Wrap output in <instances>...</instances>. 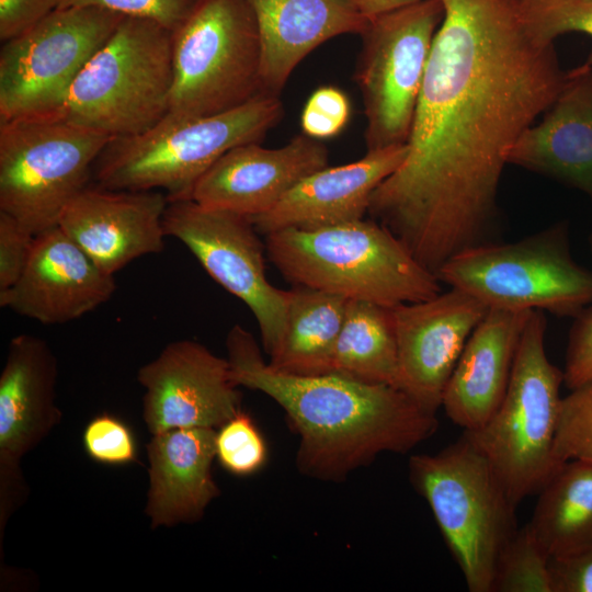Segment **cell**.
Wrapping results in <instances>:
<instances>
[{
    "label": "cell",
    "mask_w": 592,
    "mask_h": 592,
    "mask_svg": "<svg viewBox=\"0 0 592 592\" xmlns=\"http://www.w3.org/2000/svg\"><path fill=\"white\" fill-rule=\"evenodd\" d=\"M441 2L407 156L367 212L435 274L459 252L500 241L508 152L567 77L554 44L527 33L520 0Z\"/></svg>",
    "instance_id": "1"
},
{
    "label": "cell",
    "mask_w": 592,
    "mask_h": 592,
    "mask_svg": "<svg viewBox=\"0 0 592 592\" xmlns=\"http://www.w3.org/2000/svg\"><path fill=\"white\" fill-rule=\"evenodd\" d=\"M226 348L235 384L272 398L296 429V465L304 475L340 481L383 453H408L437 430L436 414L399 388L273 367L240 325L228 332Z\"/></svg>",
    "instance_id": "2"
},
{
    "label": "cell",
    "mask_w": 592,
    "mask_h": 592,
    "mask_svg": "<svg viewBox=\"0 0 592 592\" xmlns=\"http://www.w3.org/2000/svg\"><path fill=\"white\" fill-rule=\"evenodd\" d=\"M266 257L292 285L391 308L442 292L436 274L374 219L265 236Z\"/></svg>",
    "instance_id": "3"
},
{
    "label": "cell",
    "mask_w": 592,
    "mask_h": 592,
    "mask_svg": "<svg viewBox=\"0 0 592 592\" xmlns=\"http://www.w3.org/2000/svg\"><path fill=\"white\" fill-rule=\"evenodd\" d=\"M283 116L280 95L261 93L234 110L198 118L166 115L149 129L112 139L92 178L110 190L161 191L191 200L197 181L230 149L261 143Z\"/></svg>",
    "instance_id": "4"
},
{
    "label": "cell",
    "mask_w": 592,
    "mask_h": 592,
    "mask_svg": "<svg viewBox=\"0 0 592 592\" xmlns=\"http://www.w3.org/2000/svg\"><path fill=\"white\" fill-rule=\"evenodd\" d=\"M409 479L430 505L467 589L492 592L500 554L517 530V505L488 458L464 432L436 454L411 456Z\"/></svg>",
    "instance_id": "5"
},
{
    "label": "cell",
    "mask_w": 592,
    "mask_h": 592,
    "mask_svg": "<svg viewBox=\"0 0 592 592\" xmlns=\"http://www.w3.org/2000/svg\"><path fill=\"white\" fill-rule=\"evenodd\" d=\"M546 329L544 311L533 310L499 408L479 430L464 431L488 458L516 505L538 493L563 464L555 454L563 372L547 356Z\"/></svg>",
    "instance_id": "6"
},
{
    "label": "cell",
    "mask_w": 592,
    "mask_h": 592,
    "mask_svg": "<svg viewBox=\"0 0 592 592\" xmlns=\"http://www.w3.org/2000/svg\"><path fill=\"white\" fill-rule=\"evenodd\" d=\"M172 31L124 16L73 81L60 116L114 138L143 133L169 112Z\"/></svg>",
    "instance_id": "7"
},
{
    "label": "cell",
    "mask_w": 592,
    "mask_h": 592,
    "mask_svg": "<svg viewBox=\"0 0 592 592\" xmlns=\"http://www.w3.org/2000/svg\"><path fill=\"white\" fill-rule=\"evenodd\" d=\"M436 276L489 308L573 318L592 305V271L574 260L567 220L514 242L464 250L446 261Z\"/></svg>",
    "instance_id": "8"
},
{
    "label": "cell",
    "mask_w": 592,
    "mask_h": 592,
    "mask_svg": "<svg viewBox=\"0 0 592 592\" xmlns=\"http://www.w3.org/2000/svg\"><path fill=\"white\" fill-rule=\"evenodd\" d=\"M172 117L224 113L265 93L261 37L248 0H196L172 31Z\"/></svg>",
    "instance_id": "9"
},
{
    "label": "cell",
    "mask_w": 592,
    "mask_h": 592,
    "mask_svg": "<svg viewBox=\"0 0 592 592\" xmlns=\"http://www.w3.org/2000/svg\"><path fill=\"white\" fill-rule=\"evenodd\" d=\"M112 139L60 115L0 122V210L34 235L57 226Z\"/></svg>",
    "instance_id": "10"
},
{
    "label": "cell",
    "mask_w": 592,
    "mask_h": 592,
    "mask_svg": "<svg viewBox=\"0 0 592 592\" xmlns=\"http://www.w3.org/2000/svg\"><path fill=\"white\" fill-rule=\"evenodd\" d=\"M441 0H420L368 19L355 78L366 117V149L405 145L410 134L434 36Z\"/></svg>",
    "instance_id": "11"
},
{
    "label": "cell",
    "mask_w": 592,
    "mask_h": 592,
    "mask_svg": "<svg viewBox=\"0 0 592 592\" xmlns=\"http://www.w3.org/2000/svg\"><path fill=\"white\" fill-rule=\"evenodd\" d=\"M124 15L98 7L57 8L0 50V122L60 115L83 67Z\"/></svg>",
    "instance_id": "12"
},
{
    "label": "cell",
    "mask_w": 592,
    "mask_h": 592,
    "mask_svg": "<svg viewBox=\"0 0 592 592\" xmlns=\"http://www.w3.org/2000/svg\"><path fill=\"white\" fill-rule=\"evenodd\" d=\"M163 228L167 236L191 251L215 282L247 305L257 320L264 352L273 355L285 330L288 291L267 280L265 243L250 218L183 200L168 203Z\"/></svg>",
    "instance_id": "13"
},
{
    "label": "cell",
    "mask_w": 592,
    "mask_h": 592,
    "mask_svg": "<svg viewBox=\"0 0 592 592\" xmlns=\"http://www.w3.org/2000/svg\"><path fill=\"white\" fill-rule=\"evenodd\" d=\"M489 307L455 287L390 308L397 341L399 387L436 414L465 344Z\"/></svg>",
    "instance_id": "14"
},
{
    "label": "cell",
    "mask_w": 592,
    "mask_h": 592,
    "mask_svg": "<svg viewBox=\"0 0 592 592\" xmlns=\"http://www.w3.org/2000/svg\"><path fill=\"white\" fill-rule=\"evenodd\" d=\"M144 420L152 434L221 426L240 411V394L227 358L192 340L169 343L141 366Z\"/></svg>",
    "instance_id": "15"
},
{
    "label": "cell",
    "mask_w": 592,
    "mask_h": 592,
    "mask_svg": "<svg viewBox=\"0 0 592 592\" xmlns=\"http://www.w3.org/2000/svg\"><path fill=\"white\" fill-rule=\"evenodd\" d=\"M56 379L57 360L44 340L30 334L11 340L0 375L1 522L20 493L21 458L60 419Z\"/></svg>",
    "instance_id": "16"
},
{
    "label": "cell",
    "mask_w": 592,
    "mask_h": 592,
    "mask_svg": "<svg viewBox=\"0 0 592 592\" xmlns=\"http://www.w3.org/2000/svg\"><path fill=\"white\" fill-rule=\"evenodd\" d=\"M328 149L305 134L280 148L260 143L237 146L197 181V204L252 218L273 208L297 183L328 166Z\"/></svg>",
    "instance_id": "17"
},
{
    "label": "cell",
    "mask_w": 592,
    "mask_h": 592,
    "mask_svg": "<svg viewBox=\"0 0 592 592\" xmlns=\"http://www.w3.org/2000/svg\"><path fill=\"white\" fill-rule=\"evenodd\" d=\"M161 191L110 190L88 185L62 210L58 226L105 273L164 249Z\"/></svg>",
    "instance_id": "18"
},
{
    "label": "cell",
    "mask_w": 592,
    "mask_h": 592,
    "mask_svg": "<svg viewBox=\"0 0 592 592\" xmlns=\"http://www.w3.org/2000/svg\"><path fill=\"white\" fill-rule=\"evenodd\" d=\"M116 289L102 271L57 225L35 236L29 262L0 306L41 323H65L107 301Z\"/></svg>",
    "instance_id": "19"
},
{
    "label": "cell",
    "mask_w": 592,
    "mask_h": 592,
    "mask_svg": "<svg viewBox=\"0 0 592 592\" xmlns=\"http://www.w3.org/2000/svg\"><path fill=\"white\" fill-rule=\"evenodd\" d=\"M408 147L368 150L353 162L320 169L297 183L273 208L250 220L261 235L314 229L364 218L378 185L403 162Z\"/></svg>",
    "instance_id": "20"
},
{
    "label": "cell",
    "mask_w": 592,
    "mask_h": 592,
    "mask_svg": "<svg viewBox=\"0 0 592 592\" xmlns=\"http://www.w3.org/2000/svg\"><path fill=\"white\" fill-rule=\"evenodd\" d=\"M514 164L582 192L592 204V66L569 71L543 119L511 147Z\"/></svg>",
    "instance_id": "21"
},
{
    "label": "cell",
    "mask_w": 592,
    "mask_h": 592,
    "mask_svg": "<svg viewBox=\"0 0 592 592\" xmlns=\"http://www.w3.org/2000/svg\"><path fill=\"white\" fill-rule=\"evenodd\" d=\"M532 311L489 308L468 338L442 400L446 415L464 431L479 430L499 408Z\"/></svg>",
    "instance_id": "22"
},
{
    "label": "cell",
    "mask_w": 592,
    "mask_h": 592,
    "mask_svg": "<svg viewBox=\"0 0 592 592\" xmlns=\"http://www.w3.org/2000/svg\"><path fill=\"white\" fill-rule=\"evenodd\" d=\"M248 1L262 44V89L274 95L315 48L339 35H360L368 23L350 0Z\"/></svg>",
    "instance_id": "23"
},
{
    "label": "cell",
    "mask_w": 592,
    "mask_h": 592,
    "mask_svg": "<svg viewBox=\"0 0 592 592\" xmlns=\"http://www.w3.org/2000/svg\"><path fill=\"white\" fill-rule=\"evenodd\" d=\"M150 488L146 513L151 526L194 522L219 494L212 477L214 428L174 429L152 434L147 446Z\"/></svg>",
    "instance_id": "24"
},
{
    "label": "cell",
    "mask_w": 592,
    "mask_h": 592,
    "mask_svg": "<svg viewBox=\"0 0 592 592\" xmlns=\"http://www.w3.org/2000/svg\"><path fill=\"white\" fill-rule=\"evenodd\" d=\"M348 303L340 295L293 285L283 339L269 363L295 375L329 374Z\"/></svg>",
    "instance_id": "25"
},
{
    "label": "cell",
    "mask_w": 592,
    "mask_h": 592,
    "mask_svg": "<svg viewBox=\"0 0 592 592\" xmlns=\"http://www.w3.org/2000/svg\"><path fill=\"white\" fill-rule=\"evenodd\" d=\"M528 525L553 557L592 546V462H565L537 493Z\"/></svg>",
    "instance_id": "26"
},
{
    "label": "cell",
    "mask_w": 592,
    "mask_h": 592,
    "mask_svg": "<svg viewBox=\"0 0 592 592\" xmlns=\"http://www.w3.org/2000/svg\"><path fill=\"white\" fill-rule=\"evenodd\" d=\"M399 388V362L390 308L349 300L331 372Z\"/></svg>",
    "instance_id": "27"
},
{
    "label": "cell",
    "mask_w": 592,
    "mask_h": 592,
    "mask_svg": "<svg viewBox=\"0 0 592 592\" xmlns=\"http://www.w3.org/2000/svg\"><path fill=\"white\" fill-rule=\"evenodd\" d=\"M549 561L528 523L517 527L498 559L492 592H551Z\"/></svg>",
    "instance_id": "28"
},
{
    "label": "cell",
    "mask_w": 592,
    "mask_h": 592,
    "mask_svg": "<svg viewBox=\"0 0 592 592\" xmlns=\"http://www.w3.org/2000/svg\"><path fill=\"white\" fill-rule=\"evenodd\" d=\"M520 14L539 44H554L559 35L572 32L592 37V0H520ZM585 64L592 66V54Z\"/></svg>",
    "instance_id": "29"
},
{
    "label": "cell",
    "mask_w": 592,
    "mask_h": 592,
    "mask_svg": "<svg viewBox=\"0 0 592 592\" xmlns=\"http://www.w3.org/2000/svg\"><path fill=\"white\" fill-rule=\"evenodd\" d=\"M555 454L559 463L592 462V378L562 398Z\"/></svg>",
    "instance_id": "30"
},
{
    "label": "cell",
    "mask_w": 592,
    "mask_h": 592,
    "mask_svg": "<svg viewBox=\"0 0 592 592\" xmlns=\"http://www.w3.org/2000/svg\"><path fill=\"white\" fill-rule=\"evenodd\" d=\"M216 456L227 470L241 476L253 474L264 464V441L243 411L240 410L216 432Z\"/></svg>",
    "instance_id": "31"
},
{
    "label": "cell",
    "mask_w": 592,
    "mask_h": 592,
    "mask_svg": "<svg viewBox=\"0 0 592 592\" xmlns=\"http://www.w3.org/2000/svg\"><path fill=\"white\" fill-rule=\"evenodd\" d=\"M350 118L348 96L335 87H320L307 100L300 124L303 134L325 139L338 135Z\"/></svg>",
    "instance_id": "32"
},
{
    "label": "cell",
    "mask_w": 592,
    "mask_h": 592,
    "mask_svg": "<svg viewBox=\"0 0 592 592\" xmlns=\"http://www.w3.org/2000/svg\"><path fill=\"white\" fill-rule=\"evenodd\" d=\"M89 455L105 464L119 465L135 460L136 445L129 429L107 414L91 420L83 433Z\"/></svg>",
    "instance_id": "33"
},
{
    "label": "cell",
    "mask_w": 592,
    "mask_h": 592,
    "mask_svg": "<svg viewBox=\"0 0 592 592\" xmlns=\"http://www.w3.org/2000/svg\"><path fill=\"white\" fill-rule=\"evenodd\" d=\"M196 0H58V8L98 7L124 16L153 20L170 31L186 18Z\"/></svg>",
    "instance_id": "34"
},
{
    "label": "cell",
    "mask_w": 592,
    "mask_h": 592,
    "mask_svg": "<svg viewBox=\"0 0 592 592\" xmlns=\"http://www.w3.org/2000/svg\"><path fill=\"white\" fill-rule=\"evenodd\" d=\"M35 236L14 217L0 210V293L11 288L22 275Z\"/></svg>",
    "instance_id": "35"
},
{
    "label": "cell",
    "mask_w": 592,
    "mask_h": 592,
    "mask_svg": "<svg viewBox=\"0 0 592 592\" xmlns=\"http://www.w3.org/2000/svg\"><path fill=\"white\" fill-rule=\"evenodd\" d=\"M588 243L592 253V232L588 237ZM562 372L563 384L569 390L592 378V305L573 317Z\"/></svg>",
    "instance_id": "36"
},
{
    "label": "cell",
    "mask_w": 592,
    "mask_h": 592,
    "mask_svg": "<svg viewBox=\"0 0 592 592\" xmlns=\"http://www.w3.org/2000/svg\"><path fill=\"white\" fill-rule=\"evenodd\" d=\"M57 8L58 0H0L1 41L24 34Z\"/></svg>",
    "instance_id": "37"
},
{
    "label": "cell",
    "mask_w": 592,
    "mask_h": 592,
    "mask_svg": "<svg viewBox=\"0 0 592 592\" xmlns=\"http://www.w3.org/2000/svg\"><path fill=\"white\" fill-rule=\"evenodd\" d=\"M549 572L551 592H592V546L550 558Z\"/></svg>",
    "instance_id": "38"
},
{
    "label": "cell",
    "mask_w": 592,
    "mask_h": 592,
    "mask_svg": "<svg viewBox=\"0 0 592 592\" xmlns=\"http://www.w3.org/2000/svg\"><path fill=\"white\" fill-rule=\"evenodd\" d=\"M357 11L372 19L374 16L403 8L420 0H350Z\"/></svg>",
    "instance_id": "39"
}]
</instances>
